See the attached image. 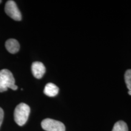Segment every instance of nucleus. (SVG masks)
I'll return each instance as SVG.
<instances>
[{
	"instance_id": "nucleus-1",
	"label": "nucleus",
	"mask_w": 131,
	"mask_h": 131,
	"mask_svg": "<svg viewBox=\"0 0 131 131\" xmlns=\"http://www.w3.org/2000/svg\"><path fill=\"white\" fill-rule=\"evenodd\" d=\"M8 88L16 91L18 87L12 72L7 69H3L0 70V92L7 91Z\"/></svg>"
},
{
	"instance_id": "nucleus-2",
	"label": "nucleus",
	"mask_w": 131,
	"mask_h": 131,
	"mask_svg": "<svg viewBox=\"0 0 131 131\" xmlns=\"http://www.w3.org/2000/svg\"><path fill=\"white\" fill-rule=\"evenodd\" d=\"M30 107L25 103H20L16 106L14 111V119L18 125L22 126L28 119L30 114Z\"/></svg>"
},
{
	"instance_id": "nucleus-3",
	"label": "nucleus",
	"mask_w": 131,
	"mask_h": 131,
	"mask_svg": "<svg viewBox=\"0 0 131 131\" xmlns=\"http://www.w3.org/2000/svg\"><path fill=\"white\" fill-rule=\"evenodd\" d=\"M41 127L46 131H65L66 127L63 123L55 119L46 118L41 122Z\"/></svg>"
},
{
	"instance_id": "nucleus-4",
	"label": "nucleus",
	"mask_w": 131,
	"mask_h": 131,
	"mask_svg": "<svg viewBox=\"0 0 131 131\" xmlns=\"http://www.w3.org/2000/svg\"><path fill=\"white\" fill-rule=\"evenodd\" d=\"M5 12L11 18L15 21H21L22 16L16 3L12 0L7 1L5 5Z\"/></svg>"
},
{
	"instance_id": "nucleus-5",
	"label": "nucleus",
	"mask_w": 131,
	"mask_h": 131,
	"mask_svg": "<svg viewBox=\"0 0 131 131\" xmlns=\"http://www.w3.org/2000/svg\"><path fill=\"white\" fill-rule=\"evenodd\" d=\"M32 72L34 77L37 79H40L46 72L45 65L39 61L34 62L32 64Z\"/></svg>"
},
{
	"instance_id": "nucleus-6",
	"label": "nucleus",
	"mask_w": 131,
	"mask_h": 131,
	"mask_svg": "<svg viewBox=\"0 0 131 131\" xmlns=\"http://www.w3.org/2000/svg\"><path fill=\"white\" fill-rule=\"evenodd\" d=\"M6 49L10 53H16L19 50V44L17 40L15 39H9L5 44Z\"/></svg>"
},
{
	"instance_id": "nucleus-7",
	"label": "nucleus",
	"mask_w": 131,
	"mask_h": 131,
	"mask_svg": "<svg viewBox=\"0 0 131 131\" xmlns=\"http://www.w3.org/2000/svg\"><path fill=\"white\" fill-rule=\"evenodd\" d=\"M59 88L56 85L53 84L52 83H47L46 85L45 89H44V93L47 96L53 97V96H56L58 94Z\"/></svg>"
},
{
	"instance_id": "nucleus-8",
	"label": "nucleus",
	"mask_w": 131,
	"mask_h": 131,
	"mask_svg": "<svg viewBox=\"0 0 131 131\" xmlns=\"http://www.w3.org/2000/svg\"><path fill=\"white\" fill-rule=\"evenodd\" d=\"M112 131H128V127L123 121H119L114 124Z\"/></svg>"
},
{
	"instance_id": "nucleus-9",
	"label": "nucleus",
	"mask_w": 131,
	"mask_h": 131,
	"mask_svg": "<svg viewBox=\"0 0 131 131\" xmlns=\"http://www.w3.org/2000/svg\"><path fill=\"white\" fill-rule=\"evenodd\" d=\"M124 80L129 91H131V69L126 70L124 74Z\"/></svg>"
},
{
	"instance_id": "nucleus-10",
	"label": "nucleus",
	"mask_w": 131,
	"mask_h": 131,
	"mask_svg": "<svg viewBox=\"0 0 131 131\" xmlns=\"http://www.w3.org/2000/svg\"><path fill=\"white\" fill-rule=\"evenodd\" d=\"M3 118H4V111H3L2 108L0 107V127L2 124Z\"/></svg>"
},
{
	"instance_id": "nucleus-11",
	"label": "nucleus",
	"mask_w": 131,
	"mask_h": 131,
	"mask_svg": "<svg viewBox=\"0 0 131 131\" xmlns=\"http://www.w3.org/2000/svg\"><path fill=\"white\" fill-rule=\"evenodd\" d=\"M128 94H129V95H131V91H129V92H128Z\"/></svg>"
},
{
	"instance_id": "nucleus-12",
	"label": "nucleus",
	"mask_w": 131,
	"mask_h": 131,
	"mask_svg": "<svg viewBox=\"0 0 131 131\" xmlns=\"http://www.w3.org/2000/svg\"><path fill=\"white\" fill-rule=\"evenodd\" d=\"M1 2H2V1H0V3H1Z\"/></svg>"
}]
</instances>
